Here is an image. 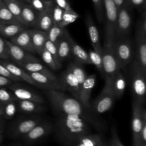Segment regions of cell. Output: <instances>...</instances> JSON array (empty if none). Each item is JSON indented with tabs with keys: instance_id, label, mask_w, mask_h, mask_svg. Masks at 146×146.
I'll use <instances>...</instances> for the list:
<instances>
[{
	"instance_id": "4",
	"label": "cell",
	"mask_w": 146,
	"mask_h": 146,
	"mask_svg": "<svg viewBox=\"0 0 146 146\" xmlns=\"http://www.w3.org/2000/svg\"><path fill=\"white\" fill-rule=\"evenodd\" d=\"M43 120L42 116L37 114L18 118L9 125L8 135L12 139L22 138Z\"/></svg>"
},
{
	"instance_id": "28",
	"label": "cell",
	"mask_w": 146,
	"mask_h": 146,
	"mask_svg": "<svg viewBox=\"0 0 146 146\" xmlns=\"http://www.w3.org/2000/svg\"><path fill=\"white\" fill-rule=\"evenodd\" d=\"M71 54L75 62L80 64H91L88 52L72 38L71 40Z\"/></svg>"
},
{
	"instance_id": "3",
	"label": "cell",
	"mask_w": 146,
	"mask_h": 146,
	"mask_svg": "<svg viewBox=\"0 0 146 146\" xmlns=\"http://www.w3.org/2000/svg\"><path fill=\"white\" fill-rule=\"evenodd\" d=\"M128 66L132 100L141 105H145L146 72L143 70L140 64L135 58Z\"/></svg>"
},
{
	"instance_id": "57",
	"label": "cell",
	"mask_w": 146,
	"mask_h": 146,
	"mask_svg": "<svg viewBox=\"0 0 146 146\" xmlns=\"http://www.w3.org/2000/svg\"><path fill=\"white\" fill-rule=\"evenodd\" d=\"M106 146H109V144H108V143H107V144H106Z\"/></svg>"
},
{
	"instance_id": "49",
	"label": "cell",
	"mask_w": 146,
	"mask_h": 146,
	"mask_svg": "<svg viewBox=\"0 0 146 146\" xmlns=\"http://www.w3.org/2000/svg\"><path fill=\"white\" fill-rule=\"evenodd\" d=\"M53 1L56 6L62 8L64 10H66L71 8L68 0H53Z\"/></svg>"
},
{
	"instance_id": "12",
	"label": "cell",
	"mask_w": 146,
	"mask_h": 146,
	"mask_svg": "<svg viewBox=\"0 0 146 146\" xmlns=\"http://www.w3.org/2000/svg\"><path fill=\"white\" fill-rule=\"evenodd\" d=\"M58 79L63 90L69 91L73 98L80 101V87L79 83L75 76L68 68L67 67V68L62 72Z\"/></svg>"
},
{
	"instance_id": "33",
	"label": "cell",
	"mask_w": 146,
	"mask_h": 146,
	"mask_svg": "<svg viewBox=\"0 0 146 146\" xmlns=\"http://www.w3.org/2000/svg\"><path fill=\"white\" fill-rule=\"evenodd\" d=\"M40 55L42 60L52 70H58L61 68L62 63L58 62L46 49L43 48Z\"/></svg>"
},
{
	"instance_id": "44",
	"label": "cell",
	"mask_w": 146,
	"mask_h": 146,
	"mask_svg": "<svg viewBox=\"0 0 146 146\" xmlns=\"http://www.w3.org/2000/svg\"><path fill=\"white\" fill-rule=\"evenodd\" d=\"M0 59L9 60L10 56L9 54L8 46L6 40L0 35Z\"/></svg>"
},
{
	"instance_id": "8",
	"label": "cell",
	"mask_w": 146,
	"mask_h": 146,
	"mask_svg": "<svg viewBox=\"0 0 146 146\" xmlns=\"http://www.w3.org/2000/svg\"><path fill=\"white\" fill-rule=\"evenodd\" d=\"M103 2L106 16L104 43L112 44L118 9L113 0H103Z\"/></svg>"
},
{
	"instance_id": "40",
	"label": "cell",
	"mask_w": 146,
	"mask_h": 146,
	"mask_svg": "<svg viewBox=\"0 0 146 146\" xmlns=\"http://www.w3.org/2000/svg\"><path fill=\"white\" fill-rule=\"evenodd\" d=\"M64 10L59 6L54 4L52 8V18L53 24L59 25L62 20Z\"/></svg>"
},
{
	"instance_id": "5",
	"label": "cell",
	"mask_w": 146,
	"mask_h": 146,
	"mask_svg": "<svg viewBox=\"0 0 146 146\" xmlns=\"http://www.w3.org/2000/svg\"><path fill=\"white\" fill-rule=\"evenodd\" d=\"M132 9L124 2L118 9L113 41L128 36L132 21Z\"/></svg>"
},
{
	"instance_id": "36",
	"label": "cell",
	"mask_w": 146,
	"mask_h": 146,
	"mask_svg": "<svg viewBox=\"0 0 146 146\" xmlns=\"http://www.w3.org/2000/svg\"><path fill=\"white\" fill-rule=\"evenodd\" d=\"M88 54L91 64H94L98 71L102 74V76H104L102 54H100L94 50H90Z\"/></svg>"
},
{
	"instance_id": "51",
	"label": "cell",
	"mask_w": 146,
	"mask_h": 146,
	"mask_svg": "<svg viewBox=\"0 0 146 146\" xmlns=\"http://www.w3.org/2000/svg\"><path fill=\"white\" fill-rule=\"evenodd\" d=\"M116 6V7L117 8V9H119L123 4L124 0H113Z\"/></svg>"
},
{
	"instance_id": "60",
	"label": "cell",
	"mask_w": 146,
	"mask_h": 146,
	"mask_svg": "<svg viewBox=\"0 0 146 146\" xmlns=\"http://www.w3.org/2000/svg\"><path fill=\"white\" fill-rule=\"evenodd\" d=\"M106 144H107V143H106ZM105 146H106V145H105Z\"/></svg>"
},
{
	"instance_id": "22",
	"label": "cell",
	"mask_w": 146,
	"mask_h": 146,
	"mask_svg": "<svg viewBox=\"0 0 146 146\" xmlns=\"http://www.w3.org/2000/svg\"><path fill=\"white\" fill-rule=\"evenodd\" d=\"M96 79L95 74L87 75L80 86V102L88 108H91L90 99L92 90L96 82Z\"/></svg>"
},
{
	"instance_id": "39",
	"label": "cell",
	"mask_w": 146,
	"mask_h": 146,
	"mask_svg": "<svg viewBox=\"0 0 146 146\" xmlns=\"http://www.w3.org/2000/svg\"><path fill=\"white\" fill-rule=\"evenodd\" d=\"M16 98L13 95V92L7 87H0V103L4 104L11 101H15Z\"/></svg>"
},
{
	"instance_id": "30",
	"label": "cell",
	"mask_w": 146,
	"mask_h": 146,
	"mask_svg": "<svg viewBox=\"0 0 146 146\" xmlns=\"http://www.w3.org/2000/svg\"><path fill=\"white\" fill-rule=\"evenodd\" d=\"M106 142L100 133H90L80 138L75 146H105Z\"/></svg>"
},
{
	"instance_id": "13",
	"label": "cell",
	"mask_w": 146,
	"mask_h": 146,
	"mask_svg": "<svg viewBox=\"0 0 146 146\" xmlns=\"http://www.w3.org/2000/svg\"><path fill=\"white\" fill-rule=\"evenodd\" d=\"M9 49L10 59L17 65L31 62H39L40 60L32 54L24 50L9 40H6Z\"/></svg>"
},
{
	"instance_id": "47",
	"label": "cell",
	"mask_w": 146,
	"mask_h": 146,
	"mask_svg": "<svg viewBox=\"0 0 146 146\" xmlns=\"http://www.w3.org/2000/svg\"><path fill=\"white\" fill-rule=\"evenodd\" d=\"M111 137L110 139V141L109 146H124L123 143L121 142L115 126H112L111 128Z\"/></svg>"
},
{
	"instance_id": "24",
	"label": "cell",
	"mask_w": 146,
	"mask_h": 146,
	"mask_svg": "<svg viewBox=\"0 0 146 146\" xmlns=\"http://www.w3.org/2000/svg\"><path fill=\"white\" fill-rule=\"evenodd\" d=\"M54 4L53 0L43 11L39 12L38 18L35 29L47 32L53 25L52 18V8Z\"/></svg>"
},
{
	"instance_id": "42",
	"label": "cell",
	"mask_w": 146,
	"mask_h": 146,
	"mask_svg": "<svg viewBox=\"0 0 146 146\" xmlns=\"http://www.w3.org/2000/svg\"><path fill=\"white\" fill-rule=\"evenodd\" d=\"M138 146H146V110L143 109V124L139 139Z\"/></svg>"
},
{
	"instance_id": "19",
	"label": "cell",
	"mask_w": 146,
	"mask_h": 146,
	"mask_svg": "<svg viewBox=\"0 0 146 146\" xmlns=\"http://www.w3.org/2000/svg\"><path fill=\"white\" fill-rule=\"evenodd\" d=\"M15 102L17 105V109L20 112L34 115L43 112L46 110V107L44 104L34 101L26 100L17 99Z\"/></svg>"
},
{
	"instance_id": "50",
	"label": "cell",
	"mask_w": 146,
	"mask_h": 146,
	"mask_svg": "<svg viewBox=\"0 0 146 146\" xmlns=\"http://www.w3.org/2000/svg\"><path fill=\"white\" fill-rule=\"evenodd\" d=\"M13 83V82H12L8 78L0 75V87H8Z\"/></svg>"
},
{
	"instance_id": "56",
	"label": "cell",
	"mask_w": 146,
	"mask_h": 146,
	"mask_svg": "<svg viewBox=\"0 0 146 146\" xmlns=\"http://www.w3.org/2000/svg\"><path fill=\"white\" fill-rule=\"evenodd\" d=\"M19 1H24L25 2H27L28 1V0H19Z\"/></svg>"
},
{
	"instance_id": "48",
	"label": "cell",
	"mask_w": 146,
	"mask_h": 146,
	"mask_svg": "<svg viewBox=\"0 0 146 146\" xmlns=\"http://www.w3.org/2000/svg\"><path fill=\"white\" fill-rule=\"evenodd\" d=\"M0 75L8 78L12 82H20L22 81L19 78L12 74L1 62H0Z\"/></svg>"
},
{
	"instance_id": "55",
	"label": "cell",
	"mask_w": 146,
	"mask_h": 146,
	"mask_svg": "<svg viewBox=\"0 0 146 146\" xmlns=\"http://www.w3.org/2000/svg\"><path fill=\"white\" fill-rule=\"evenodd\" d=\"M3 3V1H2V0H0V6L2 5Z\"/></svg>"
},
{
	"instance_id": "7",
	"label": "cell",
	"mask_w": 146,
	"mask_h": 146,
	"mask_svg": "<svg viewBox=\"0 0 146 146\" xmlns=\"http://www.w3.org/2000/svg\"><path fill=\"white\" fill-rule=\"evenodd\" d=\"M115 99L110 81L105 80L104 86L99 95L91 103V108L97 115L104 113L111 108Z\"/></svg>"
},
{
	"instance_id": "10",
	"label": "cell",
	"mask_w": 146,
	"mask_h": 146,
	"mask_svg": "<svg viewBox=\"0 0 146 146\" xmlns=\"http://www.w3.org/2000/svg\"><path fill=\"white\" fill-rule=\"evenodd\" d=\"M53 123L43 120L21 139L27 144L32 145L47 137L53 131Z\"/></svg>"
},
{
	"instance_id": "26",
	"label": "cell",
	"mask_w": 146,
	"mask_h": 146,
	"mask_svg": "<svg viewBox=\"0 0 146 146\" xmlns=\"http://www.w3.org/2000/svg\"><path fill=\"white\" fill-rule=\"evenodd\" d=\"M32 44L36 53L40 55L44 48V44L47 39V32L37 29H29Z\"/></svg>"
},
{
	"instance_id": "6",
	"label": "cell",
	"mask_w": 146,
	"mask_h": 146,
	"mask_svg": "<svg viewBox=\"0 0 146 146\" xmlns=\"http://www.w3.org/2000/svg\"><path fill=\"white\" fill-rule=\"evenodd\" d=\"M115 54L121 70L125 69L135 56L133 45L128 36L113 41Z\"/></svg>"
},
{
	"instance_id": "2",
	"label": "cell",
	"mask_w": 146,
	"mask_h": 146,
	"mask_svg": "<svg viewBox=\"0 0 146 146\" xmlns=\"http://www.w3.org/2000/svg\"><path fill=\"white\" fill-rule=\"evenodd\" d=\"M53 131L57 141L64 146H75L83 136L91 133V127L80 117L56 114Z\"/></svg>"
},
{
	"instance_id": "1",
	"label": "cell",
	"mask_w": 146,
	"mask_h": 146,
	"mask_svg": "<svg viewBox=\"0 0 146 146\" xmlns=\"http://www.w3.org/2000/svg\"><path fill=\"white\" fill-rule=\"evenodd\" d=\"M43 91L55 114L76 115L98 132L106 130L107 125L106 121L99 116V115L94 113L91 108L87 107L79 100L68 96L60 91Z\"/></svg>"
},
{
	"instance_id": "43",
	"label": "cell",
	"mask_w": 146,
	"mask_h": 146,
	"mask_svg": "<svg viewBox=\"0 0 146 146\" xmlns=\"http://www.w3.org/2000/svg\"><path fill=\"white\" fill-rule=\"evenodd\" d=\"M98 22L101 23L104 17V7L103 0H92Z\"/></svg>"
},
{
	"instance_id": "23",
	"label": "cell",
	"mask_w": 146,
	"mask_h": 146,
	"mask_svg": "<svg viewBox=\"0 0 146 146\" xmlns=\"http://www.w3.org/2000/svg\"><path fill=\"white\" fill-rule=\"evenodd\" d=\"M9 40L32 54L36 53L32 44L29 30L27 29H25L17 35L10 39Z\"/></svg>"
},
{
	"instance_id": "54",
	"label": "cell",
	"mask_w": 146,
	"mask_h": 146,
	"mask_svg": "<svg viewBox=\"0 0 146 146\" xmlns=\"http://www.w3.org/2000/svg\"><path fill=\"white\" fill-rule=\"evenodd\" d=\"M2 139H3V135H2V133H0V143H1V142L2 141Z\"/></svg>"
},
{
	"instance_id": "41",
	"label": "cell",
	"mask_w": 146,
	"mask_h": 146,
	"mask_svg": "<svg viewBox=\"0 0 146 146\" xmlns=\"http://www.w3.org/2000/svg\"><path fill=\"white\" fill-rule=\"evenodd\" d=\"M52 0H28L26 2L40 12L44 10Z\"/></svg>"
},
{
	"instance_id": "34",
	"label": "cell",
	"mask_w": 146,
	"mask_h": 146,
	"mask_svg": "<svg viewBox=\"0 0 146 146\" xmlns=\"http://www.w3.org/2000/svg\"><path fill=\"white\" fill-rule=\"evenodd\" d=\"M3 2L13 15L21 23V1L19 0H3Z\"/></svg>"
},
{
	"instance_id": "20",
	"label": "cell",
	"mask_w": 146,
	"mask_h": 146,
	"mask_svg": "<svg viewBox=\"0 0 146 146\" xmlns=\"http://www.w3.org/2000/svg\"><path fill=\"white\" fill-rule=\"evenodd\" d=\"M86 23L90 41L94 50L100 54H102L103 47L100 43L99 31L96 25L94 23L92 17L89 14L86 15Z\"/></svg>"
},
{
	"instance_id": "27",
	"label": "cell",
	"mask_w": 146,
	"mask_h": 146,
	"mask_svg": "<svg viewBox=\"0 0 146 146\" xmlns=\"http://www.w3.org/2000/svg\"><path fill=\"white\" fill-rule=\"evenodd\" d=\"M23 70L27 72H38L44 75L53 80H58L56 77L48 68L41 64L39 62H31L18 64Z\"/></svg>"
},
{
	"instance_id": "45",
	"label": "cell",
	"mask_w": 146,
	"mask_h": 146,
	"mask_svg": "<svg viewBox=\"0 0 146 146\" xmlns=\"http://www.w3.org/2000/svg\"><path fill=\"white\" fill-rule=\"evenodd\" d=\"M125 3L131 9H137L143 11L145 9L146 0H124Z\"/></svg>"
},
{
	"instance_id": "31",
	"label": "cell",
	"mask_w": 146,
	"mask_h": 146,
	"mask_svg": "<svg viewBox=\"0 0 146 146\" xmlns=\"http://www.w3.org/2000/svg\"><path fill=\"white\" fill-rule=\"evenodd\" d=\"M67 67L72 72V74L75 76L80 87L81 85L87 76L85 70L82 67V64L78 63L75 62H71L68 64Z\"/></svg>"
},
{
	"instance_id": "16",
	"label": "cell",
	"mask_w": 146,
	"mask_h": 146,
	"mask_svg": "<svg viewBox=\"0 0 146 146\" xmlns=\"http://www.w3.org/2000/svg\"><path fill=\"white\" fill-rule=\"evenodd\" d=\"M30 77L36 83L38 88L43 90L63 91L58 80H53L48 76L38 72H27Z\"/></svg>"
},
{
	"instance_id": "29",
	"label": "cell",
	"mask_w": 146,
	"mask_h": 146,
	"mask_svg": "<svg viewBox=\"0 0 146 146\" xmlns=\"http://www.w3.org/2000/svg\"><path fill=\"white\" fill-rule=\"evenodd\" d=\"M25 29L27 28L22 24L0 23V35L11 39Z\"/></svg>"
},
{
	"instance_id": "53",
	"label": "cell",
	"mask_w": 146,
	"mask_h": 146,
	"mask_svg": "<svg viewBox=\"0 0 146 146\" xmlns=\"http://www.w3.org/2000/svg\"><path fill=\"white\" fill-rule=\"evenodd\" d=\"M2 104L0 103V118H2Z\"/></svg>"
},
{
	"instance_id": "37",
	"label": "cell",
	"mask_w": 146,
	"mask_h": 146,
	"mask_svg": "<svg viewBox=\"0 0 146 146\" xmlns=\"http://www.w3.org/2000/svg\"><path fill=\"white\" fill-rule=\"evenodd\" d=\"M18 111L15 101H11L2 105V117L6 119L13 117Z\"/></svg>"
},
{
	"instance_id": "46",
	"label": "cell",
	"mask_w": 146,
	"mask_h": 146,
	"mask_svg": "<svg viewBox=\"0 0 146 146\" xmlns=\"http://www.w3.org/2000/svg\"><path fill=\"white\" fill-rule=\"evenodd\" d=\"M44 48L46 49L47 51H48L58 62H60L58 58V51H57V48L55 43L47 39L44 44Z\"/></svg>"
},
{
	"instance_id": "58",
	"label": "cell",
	"mask_w": 146,
	"mask_h": 146,
	"mask_svg": "<svg viewBox=\"0 0 146 146\" xmlns=\"http://www.w3.org/2000/svg\"><path fill=\"white\" fill-rule=\"evenodd\" d=\"M18 146H22V145H18Z\"/></svg>"
},
{
	"instance_id": "52",
	"label": "cell",
	"mask_w": 146,
	"mask_h": 146,
	"mask_svg": "<svg viewBox=\"0 0 146 146\" xmlns=\"http://www.w3.org/2000/svg\"><path fill=\"white\" fill-rule=\"evenodd\" d=\"M4 129V124L2 121V118H0V133H2Z\"/></svg>"
},
{
	"instance_id": "14",
	"label": "cell",
	"mask_w": 146,
	"mask_h": 146,
	"mask_svg": "<svg viewBox=\"0 0 146 146\" xmlns=\"http://www.w3.org/2000/svg\"><path fill=\"white\" fill-rule=\"evenodd\" d=\"M145 107L136 101L132 100V145L138 146L139 139L143 124V109Z\"/></svg>"
},
{
	"instance_id": "32",
	"label": "cell",
	"mask_w": 146,
	"mask_h": 146,
	"mask_svg": "<svg viewBox=\"0 0 146 146\" xmlns=\"http://www.w3.org/2000/svg\"><path fill=\"white\" fill-rule=\"evenodd\" d=\"M0 23L22 24L13 15L4 3L0 6Z\"/></svg>"
},
{
	"instance_id": "25",
	"label": "cell",
	"mask_w": 146,
	"mask_h": 146,
	"mask_svg": "<svg viewBox=\"0 0 146 146\" xmlns=\"http://www.w3.org/2000/svg\"><path fill=\"white\" fill-rule=\"evenodd\" d=\"M110 81L116 99L120 98L123 95L126 87V79L121 70L117 71Z\"/></svg>"
},
{
	"instance_id": "18",
	"label": "cell",
	"mask_w": 146,
	"mask_h": 146,
	"mask_svg": "<svg viewBox=\"0 0 146 146\" xmlns=\"http://www.w3.org/2000/svg\"><path fill=\"white\" fill-rule=\"evenodd\" d=\"M71 37L67 30L66 29L63 34L58 39L55 44L56 46L58 55L59 61L62 63L63 61L67 59L71 56Z\"/></svg>"
},
{
	"instance_id": "9",
	"label": "cell",
	"mask_w": 146,
	"mask_h": 146,
	"mask_svg": "<svg viewBox=\"0 0 146 146\" xmlns=\"http://www.w3.org/2000/svg\"><path fill=\"white\" fill-rule=\"evenodd\" d=\"M102 51V60L105 80H111L113 76L121 70L116 57L113 43H104Z\"/></svg>"
},
{
	"instance_id": "15",
	"label": "cell",
	"mask_w": 146,
	"mask_h": 146,
	"mask_svg": "<svg viewBox=\"0 0 146 146\" xmlns=\"http://www.w3.org/2000/svg\"><path fill=\"white\" fill-rule=\"evenodd\" d=\"M134 58L146 72V33L138 26L136 32V52Z\"/></svg>"
},
{
	"instance_id": "11",
	"label": "cell",
	"mask_w": 146,
	"mask_h": 146,
	"mask_svg": "<svg viewBox=\"0 0 146 146\" xmlns=\"http://www.w3.org/2000/svg\"><path fill=\"white\" fill-rule=\"evenodd\" d=\"M17 99L34 101L44 104V98L37 92L19 83H12L7 87Z\"/></svg>"
},
{
	"instance_id": "17",
	"label": "cell",
	"mask_w": 146,
	"mask_h": 146,
	"mask_svg": "<svg viewBox=\"0 0 146 146\" xmlns=\"http://www.w3.org/2000/svg\"><path fill=\"white\" fill-rule=\"evenodd\" d=\"M21 1V23L26 28L36 27L39 11L34 9L30 5L24 2Z\"/></svg>"
},
{
	"instance_id": "38",
	"label": "cell",
	"mask_w": 146,
	"mask_h": 146,
	"mask_svg": "<svg viewBox=\"0 0 146 146\" xmlns=\"http://www.w3.org/2000/svg\"><path fill=\"white\" fill-rule=\"evenodd\" d=\"M66 28L60 27L59 25L53 24L47 31V39L52 42L56 43L58 39L63 34Z\"/></svg>"
},
{
	"instance_id": "21",
	"label": "cell",
	"mask_w": 146,
	"mask_h": 146,
	"mask_svg": "<svg viewBox=\"0 0 146 146\" xmlns=\"http://www.w3.org/2000/svg\"><path fill=\"white\" fill-rule=\"evenodd\" d=\"M0 62L14 75L19 78L22 81H25L30 84L34 86L38 87L36 83L33 80V79L29 75L28 72L18 66L14 62L10 61L9 60H2L0 59Z\"/></svg>"
},
{
	"instance_id": "35",
	"label": "cell",
	"mask_w": 146,
	"mask_h": 146,
	"mask_svg": "<svg viewBox=\"0 0 146 146\" xmlns=\"http://www.w3.org/2000/svg\"><path fill=\"white\" fill-rule=\"evenodd\" d=\"M79 17V14L75 12L72 9V7L68 10H64L62 20L59 26L61 27L66 28L67 25L74 22Z\"/></svg>"
},
{
	"instance_id": "59",
	"label": "cell",
	"mask_w": 146,
	"mask_h": 146,
	"mask_svg": "<svg viewBox=\"0 0 146 146\" xmlns=\"http://www.w3.org/2000/svg\"><path fill=\"white\" fill-rule=\"evenodd\" d=\"M2 1H3V0H2Z\"/></svg>"
}]
</instances>
